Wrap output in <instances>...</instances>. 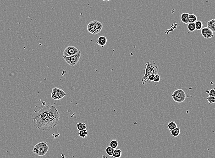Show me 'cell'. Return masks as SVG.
I'll list each match as a JSON object with an SVG mask.
<instances>
[{"mask_svg":"<svg viewBox=\"0 0 215 158\" xmlns=\"http://www.w3.org/2000/svg\"><path fill=\"white\" fill-rule=\"evenodd\" d=\"M107 41V40L106 37L103 36H100L99 37L97 41L96 42V44H97L98 45H99V46L103 47L106 44Z\"/></svg>","mask_w":215,"mask_h":158,"instance_id":"cell-10","label":"cell"},{"mask_svg":"<svg viewBox=\"0 0 215 158\" xmlns=\"http://www.w3.org/2000/svg\"><path fill=\"white\" fill-rule=\"evenodd\" d=\"M196 29L197 30H200L203 27V24L200 21H197L195 23Z\"/></svg>","mask_w":215,"mask_h":158,"instance_id":"cell-20","label":"cell"},{"mask_svg":"<svg viewBox=\"0 0 215 158\" xmlns=\"http://www.w3.org/2000/svg\"><path fill=\"white\" fill-rule=\"evenodd\" d=\"M145 65H146L145 73L144 76L142 78V81L143 84L151 83L148 79L149 75L151 74L155 75L158 74V67L154 61H148Z\"/></svg>","mask_w":215,"mask_h":158,"instance_id":"cell-2","label":"cell"},{"mask_svg":"<svg viewBox=\"0 0 215 158\" xmlns=\"http://www.w3.org/2000/svg\"><path fill=\"white\" fill-rule=\"evenodd\" d=\"M118 142L116 140H111L110 142L109 143V145L112 148H114V149H116L118 148Z\"/></svg>","mask_w":215,"mask_h":158,"instance_id":"cell-18","label":"cell"},{"mask_svg":"<svg viewBox=\"0 0 215 158\" xmlns=\"http://www.w3.org/2000/svg\"><path fill=\"white\" fill-rule=\"evenodd\" d=\"M167 126V128L170 131L176 128V127H178L175 122H174V121H171V122H169Z\"/></svg>","mask_w":215,"mask_h":158,"instance_id":"cell-17","label":"cell"},{"mask_svg":"<svg viewBox=\"0 0 215 158\" xmlns=\"http://www.w3.org/2000/svg\"><path fill=\"white\" fill-rule=\"evenodd\" d=\"M103 1H105V2H108V1H110V0H102Z\"/></svg>","mask_w":215,"mask_h":158,"instance_id":"cell-28","label":"cell"},{"mask_svg":"<svg viewBox=\"0 0 215 158\" xmlns=\"http://www.w3.org/2000/svg\"><path fill=\"white\" fill-rule=\"evenodd\" d=\"M171 134L174 137H177L179 135L180 133V128L179 127H176V128L172 129V130H170Z\"/></svg>","mask_w":215,"mask_h":158,"instance_id":"cell-14","label":"cell"},{"mask_svg":"<svg viewBox=\"0 0 215 158\" xmlns=\"http://www.w3.org/2000/svg\"><path fill=\"white\" fill-rule=\"evenodd\" d=\"M33 153L36 155H38V150L37 148H36L34 147V148L33 150Z\"/></svg>","mask_w":215,"mask_h":158,"instance_id":"cell-27","label":"cell"},{"mask_svg":"<svg viewBox=\"0 0 215 158\" xmlns=\"http://www.w3.org/2000/svg\"><path fill=\"white\" fill-rule=\"evenodd\" d=\"M114 150V148H112L110 146H108L106 148V153L109 156H111L113 153Z\"/></svg>","mask_w":215,"mask_h":158,"instance_id":"cell-21","label":"cell"},{"mask_svg":"<svg viewBox=\"0 0 215 158\" xmlns=\"http://www.w3.org/2000/svg\"><path fill=\"white\" fill-rule=\"evenodd\" d=\"M78 134L81 138L83 139H85L86 138L88 135V132L86 130V129L83 130L79 131L78 132Z\"/></svg>","mask_w":215,"mask_h":158,"instance_id":"cell-19","label":"cell"},{"mask_svg":"<svg viewBox=\"0 0 215 158\" xmlns=\"http://www.w3.org/2000/svg\"><path fill=\"white\" fill-rule=\"evenodd\" d=\"M201 30V34L204 39H210L214 36V33L207 27H204Z\"/></svg>","mask_w":215,"mask_h":158,"instance_id":"cell-9","label":"cell"},{"mask_svg":"<svg viewBox=\"0 0 215 158\" xmlns=\"http://www.w3.org/2000/svg\"><path fill=\"white\" fill-rule=\"evenodd\" d=\"M81 55V53L80 52L76 55L71 56H63V59L69 65L71 66H74L76 65L78 63L80 60Z\"/></svg>","mask_w":215,"mask_h":158,"instance_id":"cell-6","label":"cell"},{"mask_svg":"<svg viewBox=\"0 0 215 158\" xmlns=\"http://www.w3.org/2000/svg\"><path fill=\"white\" fill-rule=\"evenodd\" d=\"M80 52V51L74 46H69L64 49L63 53V56H71L76 55Z\"/></svg>","mask_w":215,"mask_h":158,"instance_id":"cell-8","label":"cell"},{"mask_svg":"<svg viewBox=\"0 0 215 158\" xmlns=\"http://www.w3.org/2000/svg\"><path fill=\"white\" fill-rule=\"evenodd\" d=\"M197 21V17L196 16L193 14H189L188 17V24L189 23H195Z\"/></svg>","mask_w":215,"mask_h":158,"instance_id":"cell-15","label":"cell"},{"mask_svg":"<svg viewBox=\"0 0 215 158\" xmlns=\"http://www.w3.org/2000/svg\"><path fill=\"white\" fill-rule=\"evenodd\" d=\"M207 25V28L212 31V32H215V20L214 19L208 21Z\"/></svg>","mask_w":215,"mask_h":158,"instance_id":"cell-11","label":"cell"},{"mask_svg":"<svg viewBox=\"0 0 215 158\" xmlns=\"http://www.w3.org/2000/svg\"><path fill=\"white\" fill-rule=\"evenodd\" d=\"M60 119V113L56 107L46 103L36 106L32 116L34 127L42 131H48L56 127Z\"/></svg>","mask_w":215,"mask_h":158,"instance_id":"cell-1","label":"cell"},{"mask_svg":"<svg viewBox=\"0 0 215 158\" xmlns=\"http://www.w3.org/2000/svg\"><path fill=\"white\" fill-rule=\"evenodd\" d=\"M160 80V76L157 74L155 75L154 77V79H153V81H154V82L155 83H158Z\"/></svg>","mask_w":215,"mask_h":158,"instance_id":"cell-25","label":"cell"},{"mask_svg":"<svg viewBox=\"0 0 215 158\" xmlns=\"http://www.w3.org/2000/svg\"><path fill=\"white\" fill-rule=\"evenodd\" d=\"M188 15H189V13L184 12L181 14V17H180L182 22L186 24H188Z\"/></svg>","mask_w":215,"mask_h":158,"instance_id":"cell-13","label":"cell"},{"mask_svg":"<svg viewBox=\"0 0 215 158\" xmlns=\"http://www.w3.org/2000/svg\"><path fill=\"white\" fill-rule=\"evenodd\" d=\"M207 93H208L209 96L215 97V90L214 88L211 89L209 91H207Z\"/></svg>","mask_w":215,"mask_h":158,"instance_id":"cell-24","label":"cell"},{"mask_svg":"<svg viewBox=\"0 0 215 158\" xmlns=\"http://www.w3.org/2000/svg\"><path fill=\"white\" fill-rule=\"evenodd\" d=\"M172 99L175 102L182 103L186 99V93L183 90L181 89H178L175 91L172 95Z\"/></svg>","mask_w":215,"mask_h":158,"instance_id":"cell-4","label":"cell"},{"mask_svg":"<svg viewBox=\"0 0 215 158\" xmlns=\"http://www.w3.org/2000/svg\"><path fill=\"white\" fill-rule=\"evenodd\" d=\"M67 94L64 91L58 88L55 87L52 89L51 98L53 100H59L66 96Z\"/></svg>","mask_w":215,"mask_h":158,"instance_id":"cell-7","label":"cell"},{"mask_svg":"<svg viewBox=\"0 0 215 158\" xmlns=\"http://www.w3.org/2000/svg\"><path fill=\"white\" fill-rule=\"evenodd\" d=\"M188 29L189 32H194L196 30L195 23H189L188 25Z\"/></svg>","mask_w":215,"mask_h":158,"instance_id":"cell-22","label":"cell"},{"mask_svg":"<svg viewBox=\"0 0 215 158\" xmlns=\"http://www.w3.org/2000/svg\"><path fill=\"white\" fill-rule=\"evenodd\" d=\"M155 75V74H151V75H149V76H148V79H149V81L151 82L153 81V79H154Z\"/></svg>","mask_w":215,"mask_h":158,"instance_id":"cell-26","label":"cell"},{"mask_svg":"<svg viewBox=\"0 0 215 158\" xmlns=\"http://www.w3.org/2000/svg\"><path fill=\"white\" fill-rule=\"evenodd\" d=\"M102 28V24L96 20L90 22L87 26L88 32L93 35H95L101 32Z\"/></svg>","mask_w":215,"mask_h":158,"instance_id":"cell-3","label":"cell"},{"mask_svg":"<svg viewBox=\"0 0 215 158\" xmlns=\"http://www.w3.org/2000/svg\"><path fill=\"white\" fill-rule=\"evenodd\" d=\"M207 100L210 104L214 103H215V97L209 96L208 97H207Z\"/></svg>","mask_w":215,"mask_h":158,"instance_id":"cell-23","label":"cell"},{"mask_svg":"<svg viewBox=\"0 0 215 158\" xmlns=\"http://www.w3.org/2000/svg\"><path fill=\"white\" fill-rule=\"evenodd\" d=\"M76 126H77V129L78 131L83 130L86 129V125L85 123H82V122H79V123H77Z\"/></svg>","mask_w":215,"mask_h":158,"instance_id":"cell-16","label":"cell"},{"mask_svg":"<svg viewBox=\"0 0 215 158\" xmlns=\"http://www.w3.org/2000/svg\"><path fill=\"white\" fill-rule=\"evenodd\" d=\"M122 155V152L120 149L116 148L114 149L113 153L112 155V158H119L121 157Z\"/></svg>","mask_w":215,"mask_h":158,"instance_id":"cell-12","label":"cell"},{"mask_svg":"<svg viewBox=\"0 0 215 158\" xmlns=\"http://www.w3.org/2000/svg\"><path fill=\"white\" fill-rule=\"evenodd\" d=\"M34 147L36 148L38 150V156H42L46 155L47 152L49 150V146L47 143L46 142H41L37 143L34 146Z\"/></svg>","mask_w":215,"mask_h":158,"instance_id":"cell-5","label":"cell"}]
</instances>
